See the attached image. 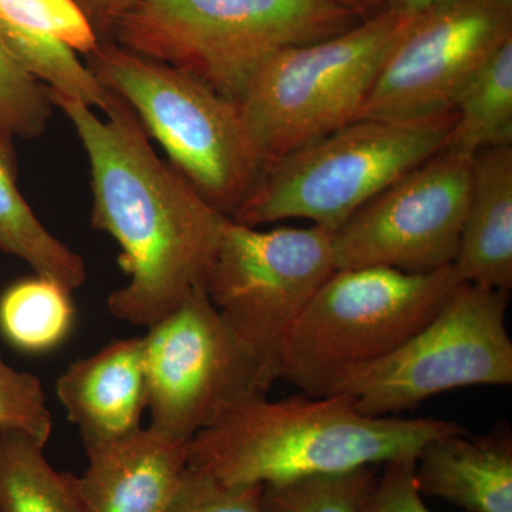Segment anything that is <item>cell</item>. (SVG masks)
I'll return each mask as SVG.
<instances>
[{
	"label": "cell",
	"instance_id": "obj_30",
	"mask_svg": "<svg viewBox=\"0 0 512 512\" xmlns=\"http://www.w3.org/2000/svg\"><path fill=\"white\" fill-rule=\"evenodd\" d=\"M503 2L507 3V5H511L512 6V0H503Z\"/></svg>",
	"mask_w": 512,
	"mask_h": 512
},
{
	"label": "cell",
	"instance_id": "obj_4",
	"mask_svg": "<svg viewBox=\"0 0 512 512\" xmlns=\"http://www.w3.org/2000/svg\"><path fill=\"white\" fill-rule=\"evenodd\" d=\"M460 284L453 265L421 274L387 266L336 269L286 333L276 376L306 396H329L413 338Z\"/></svg>",
	"mask_w": 512,
	"mask_h": 512
},
{
	"label": "cell",
	"instance_id": "obj_6",
	"mask_svg": "<svg viewBox=\"0 0 512 512\" xmlns=\"http://www.w3.org/2000/svg\"><path fill=\"white\" fill-rule=\"evenodd\" d=\"M456 121L355 120L265 165L231 220H308L335 231L353 212L446 146Z\"/></svg>",
	"mask_w": 512,
	"mask_h": 512
},
{
	"label": "cell",
	"instance_id": "obj_28",
	"mask_svg": "<svg viewBox=\"0 0 512 512\" xmlns=\"http://www.w3.org/2000/svg\"><path fill=\"white\" fill-rule=\"evenodd\" d=\"M326 2L348 9L362 19L372 18V16L379 15V13L386 10L384 0H326Z\"/></svg>",
	"mask_w": 512,
	"mask_h": 512
},
{
	"label": "cell",
	"instance_id": "obj_5",
	"mask_svg": "<svg viewBox=\"0 0 512 512\" xmlns=\"http://www.w3.org/2000/svg\"><path fill=\"white\" fill-rule=\"evenodd\" d=\"M86 66L101 86L126 101L168 163L231 218L264 170L238 101L113 43H100Z\"/></svg>",
	"mask_w": 512,
	"mask_h": 512
},
{
	"label": "cell",
	"instance_id": "obj_7",
	"mask_svg": "<svg viewBox=\"0 0 512 512\" xmlns=\"http://www.w3.org/2000/svg\"><path fill=\"white\" fill-rule=\"evenodd\" d=\"M413 18L384 10L338 36L272 57L239 101L264 167L355 120Z\"/></svg>",
	"mask_w": 512,
	"mask_h": 512
},
{
	"label": "cell",
	"instance_id": "obj_22",
	"mask_svg": "<svg viewBox=\"0 0 512 512\" xmlns=\"http://www.w3.org/2000/svg\"><path fill=\"white\" fill-rule=\"evenodd\" d=\"M376 466L315 474L262 485V512H362L377 480Z\"/></svg>",
	"mask_w": 512,
	"mask_h": 512
},
{
	"label": "cell",
	"instance_id": "obj_2",
	"mask_svg": "<svg viewBox=\"0 0 512 512\" xmlns=\"http://www.w3.org/2000/svg\"><path fill=\"white\" fill-rule=\"evenodd\" d=\"M460 430L448 420L365 416L343 394L266 396L195 434L187 463L227 484L285 483L417 458L430 441Z\"/></svg>",
	"mask_w": 512,
	"mask_h": 512
},
{
	"label": "cell",
	"instance_id": "obj_13",
	"mask_svg": "<svg viewBox=\"0 0 512 512\" xmlns=\"http://www.w3.org/2000/svg\"><path fill=\"white\" fill-rule=\"evenodd\" d=\"M0 40L47 89L107 110L113 93L79 59L100 46L73 0H0Z\"/></svg>",
	"mask_w": 512,
	"mask_h": 512
},
{
	"label": "cell",
	"instance_id": "obj_25",
	"mask_svg": "<svg viewBox=\"0 0 512 512\" xmlns=\"http://www.w3.org/2000/svg\"><path fill=\"white\" fill-rule=\"evenodd\" d=\"M262 485L227 484L185 468L163 512H262Z\"/></svg>",
	"mask_w": 512,
	"mask_h": 512
},
{
	"label": "cell",
	"instance_id": "obj_12",
	"mask_svg": "<svg viewBox=\"0 0 512 512\" xmlns=\"http://www.w3.org/2000/svg\"><path fill=\"white\" fill-rule=\"evenodd\" d=\"M471 160L443 148L353 212L333 231L336 269L387 266L421 274L453 265Z\"/></svg>",
	"mask_w": 512,
	"mask_h": 512
},
{
	"label": "cell",
	"instance_id": "obj_1",
	"mask_svg": "<svg viewBox=\"0 0 512 512\" xmlns=\"http://www.w3.org/2000/svg\"><path fill=\"white\" fill-rule=\"evenodd\" d=\"M49 90L72 124L92 178V225L120 248L126 285L107 309L121 322L151 328L205 291L227 215L161 160L146 128L113 93L106 119L82 101Z\"/></svg>",
	"mask_w": 512,
	"mask_h": 512
},
{
	"label": "cell",
	"instance_id": "obj_10",
	"mask_svg": "<svg viewBox=\"0 0 512 512\" xmlns=\"http://www.w3.org/2000/svg\"><path fill=\"white\" fill-rule=\"evenodd\" d=\"M332 235L318 225L262 231L231 218L222 228L205 293L275 373L286 333L336 271Z\"/></svg>",
	"mask_w": 512,
	"mask_h": 512
},
{
	"label": "cell",
	"instance_id": "obj_14",
	"mask_svg": "<svg viewBox=\"0 0 512 512\" xmlns=\"http://www.w3.org/2000/svg\"><path fill=\"white\" fill-rule=\"evenodd\" d=\"M56 394L86 453L136 433L147 410L143 336L76 360L57 379Z\"/></svg>",
	"mask_w": 512,
	"mask_h": 512
},
{
	"label": "cell",
	"instance_id": "obj_29",
	"mask_svg": "<svg viewBox=\"0 0 512 512\" xmlns=\"http://www.w3.org/2000/svg\"><path fill=\"white\" fill-rule=\"evenodd\" d=\"M439 2H443V0H384V6H386V10L397 13V15L412 18Z\"/></svg>",
	"mask_w": 512,
	"mask_h": 512
},
{
	"label": "cell",
	"instance_id": "obj_8",
	"mask_svg": "<svg viewBox=\"0 0 512 512\" xmlns=\"http://www.w3.org/2000/svg\"><path fill=\"white\" fill-rule=\"evenodd\" d=\"M510 292L461 282L440 312L392 355L333 389L357 412L386 417L436 394L471 386H511Z\"/></svg>",
	"mask_w": 512,
	"mask_h": 512
},
{
	"label": "cell",
	"instance_id": "obj_24",
	"mask_svg": "<svg viewBox=\"0 0 512 512\" xmlns=\"http://www.w3.org/2000/svg\"><path fill=\"white\" fill-rule=\"evenodd\" d=\"M0 430L22 434L45 447L53 417L39 377L13 369L0 356Z\"/></svg>",
	"mask_w": 512,
	"mask_h": 512
},
{
	"label": "cell",
	"instance_id": "obj_18",
	"mask_svg": "<svg viewBox=\"0 0 512 512\" xmlns=\"http://www.w3.org/2000/svg\"><path fill=\"white\" fill-rule=\"evenodd\" d=\"M10 136L0 130V252L15 256L69 291L82 288L86 264L37 218L18 187Z\"/></svg>",
	"mask_w": 512,
	"mask_h": 512
},
{
	"label": "cell",
	"instance_id": "obj_19",
	"mask_svg": "<svg viewBox=\"0 0 512 512\" xmlns=\"http://www.w3.org/2000/svg\"><path fill=\"white\" fill-rule=\"evenodd\" d=\"M454 113L446 150L473 157L483 148L512 146V39L468 83Z\"/></svg>",
	"mask_w": 512,
	"mask_h": 512
},
{
	"label": "cell",
	"instance_id": "obj_15",
	"mask_svg": "<svg viewBox=\"0 0 512 512\" xmlns=\"http://www.w3.org/2000/svg\"><path fill=\"white\" fill-rule=\"evenodd\" d=\"M89 467L70 474L82 512H163L187 468V443L141 427L87 451Z\"/></svg>",
	"mask_w": 512,
	"mask_h": 512
},
{
	"label": "cell",
	"instance_id": "obj_21",
	"mask_svg": "<svg viewBox=\"0 0 512 512\" xmlns=\"http://www.w3.org/2000/svg\"><path fill=\"white\" fill-rule=\"evenodd\" d=\"M45 447L0 430V512H82L69 473L46 460Z\"/></svg>",
	"mask_w": 512,
	"mask_h": 512
},
{
	"label": "cell",
	"instance_id": "obj_9",
	"mask_svg": "<svg viewBox=\"0 0 512 512\" xmlns=\"http://www.w3.org/2000/svg\"><path fill=\"white\" fill-rule=\"evenodd\" d=\"M144 339L151 429L187 443L252 400L268 396L275 370L195 292L147 329Z\"/></svg>",
	"mask_w": 512,
	"mask_h": 512
},
{
	"label": "cell",
	"instance_id": "obj_27",
	"mask_svg": "<svg viewBox=\"0 0 512 512\" xmlns=\"http://www.w3.org/2000/svg\"><path fill=\"white\" fill-rule=\"evenodd\" d=\"M77 8L93 26L94 32L103 43L106 36L113 33L114 26L121 16L133 6L136 0H73Z\"/></svg>",
	"mask_w": 512,
	"mask_h": 512
},
{
	"label": "cell",
	"instance_id": "obj_26",
	"mask_svg": "<svg viewBox=\"0 0 512 512\" xmlns=\"http://www.w3.org/2000/svg\"><path fill=\"white\" fill-rule=\"evenodd\" d=\"M416 458H400L383 464L362 512H431L414 481Z\"/></svg>",
	"mask_w": 512,
	"mask_h": 512
},
{
	"label": "cell",
	"instance_id": "obj_23",
	"mask_svg": "<svg viewBox=\"0 0 512 512\" xmlns=\"http://www.w3.org/2000/svg\"><path fill=\"white\" fill-rule=\"evenodd\" d=\"M55 106L49 90L13 57L0 40V130L10 137L45 133Z\"/></svg>",
	"mask_w": 512,
	"mask_h": 512
},
{
	"label": "cell",
	"instance_id": "obj_3",
	"mask_svg": "<svg viewBox=\"0 0 512 512\" xmlns=\"http://www.w3.org/2000/svg\"><path fill=\"white\" fill-rule=\"evenodd\" d=\"M326 0H136L114 26L119 46L241 101L272 57L362 22Z\"/></svg>",
	"mask_w": 512,
	"mask_h": 512
},
{
	"label": "cell",
	"instance_id": "obj_16",
	"mask_svg": "<svg viewBox=\"0 0 512 512\" xmlns=\"http://www.w3.org/2000/svg\"><path fill=\"white\" fill-rule=\"evenodd\" d=\"M421 497L443 498L470 512H512V434L466 429L430 441L414 464Z\"/></svg>",
	"mask_w": 512,
	"mask_h": 512
},
{
	"label": "cell",
	"instance_id": "obj_17",
	"mask_svg": "<svg viewBox=\"0 0 512 512\" xmlns=\"http://www.w3.org/2000/svg\"><path fill=\"white\" fill-rule=\"evenodd\" d=\"M468 284L512 288V146L477 151L460 244L453 262Z\"/></svg>",
	"mask_w": 512,
	"mask_h": 512
},
{
	"label": "cell",
	"instance_id": "obj_20",
	"mask_svg": "<svg viewBox=\"0 0 512 512\" xmlns=\"http://www.w3.org/2000/svg\"><path fill=\"white\" fill-rule=\"evenodd\" d=\"M73 322L72 291L47 276L20 279L0 296V333L20 352L56 349L72 332Z\"/></svg>",
	"mask_w": 512,
	"mask_h": 512
},
{
	"label": "cell",
	"instance_id": "obj_11",
	"mask_svg": "<svg viewBox=\"0 0 512 512\" xmlns=\"http://www.w3.org/2000/svg\"><path fill=\"white\" fill-rule=\"evenodd\" d=\"M510 39L512 6L503 0L436 3L414 16L355 120L419 121L454 114L468 83Z\"/></svg>",
	"mask_w": 512,
	"mask_h": 512
}]
</instances>
